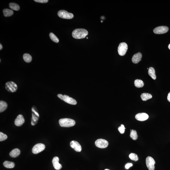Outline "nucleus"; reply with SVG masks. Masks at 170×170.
<instances>
[{"label": "nucleus", "mask_w": 170, "mask_h": 170, "mask_svg": "<svg viewBox=\"0 0 170 170\" xmlns=\"http://www.w3.org/2000/svg\"><path fill=\"white\" fill-rule=\"evenodd\" d=\"M63 100L71 105H75L77 103V101L75 99L66 95H63Z\"/></svg>", "instance_id": "ddd939ff"}, {"label": "nucleus", "mask_w": 170, "mask_h": 170, "mask_svg": "<svg viewBox=\"0 0 170 170\" xmlns=\"http://www.w3.org/2000/svg\"><path fill=\"white\" fill-rule=\"evenodd\" d=\"M58 15L60 17L65 19H71L74 17L73 14L72 13L68 12L64 10H60L58 11Z\"/></svg>", "instance_id": "7ed1b4c3"}, {"label": "nucleus", "mask_w": 170, "mask_h": 170, "mask_svg": "<svg viewBox=\"0 0 170 170\" xmlns=\"http://www.w3.org/2000/svg\"><path fill=\"white\" fill-rule=\"evenodd\" d=\"M96 146L101 148H105L108 145V142L106 140L103 139H100L96 140L95 143Z\"/></svg>", "instance_id": "423d86ee"}, {"label": "nucleus", "mask_w": 170, "mask_h": 170, "mask_svg": "<svg viewBox=\"0 0 170 170\" xmlns=\"http://www.w3.org/2000/svg\"><path fill=\"white\" fill-rule=\"evenodd\" d=\"M9 7L11 9L14 10V11H18L20 9V6L17 4L11 3L9 4Z\"/></svg>", "instance_id": "b1692460"}, {"label": "nucleus", "mask_w": 170, "mask_h": 170, "mask_svg": "<svg viewBox=\"0 0 170 170\" xmlns=\"http://www.w3.org/2000/svg\"><path fill=\"white\" fill-rule=\"evenodd\" d=\"M7 104L4 101H0V112H2L5 111L7 108Z\"/></svg>", "instance_id": "aec40b11"}, {"label": "nucleus", "mask_w": 170, "mask_h": 170, "mask_svg": "<svg viewBox=\"0 0 170 170\" xmlns=\"http://www.w3.org/2000/svg\"><path fill=\"white\" fill-rule=\"evenodd\" d=\"M104 170H110L108 169H105Z\"/></svg>", "instance_id": "c9c22d12"}, {"label": "nucleus", "mask_w": 170, "mask_h": 170, "mask_svg": "<svg viewBox=\"0 0 170 170\" xmlns=\"http://www.w3.org/2000/svg\"><path fill=\"white\" fill-rule=\"evenodd\" d=\"M129 157L131 160L135 161H137L139 160L138 156L134 153H131L129 154Z\"/></svg>", "instance_id": "bb28decb"}, {"label": "nucleus", "mask_w": 170, "mask_h": 170, "mask_svg": "<svg viewBox=\"0 0 170 170\" xmlns=\"http://www.w3.org/2000/svg\"><path fill=\"white\" fill-rule=\"evenodd\" d=\"M167 99L170 102V92L168 94V97H167Z\"/></svg>", "instance_id": "473e14b6"}, {"label": "nucleus", "mask_w": 170, "mask_h": 170, "mask_svg": "<svg viewBox=\"0 0 170 170\" xmlns=\"http://www.w3.org/2000/svg\"><path fill=\"white\" fill-rule=\"evenodd\" d=\"M20 150L19 149L15 148L13 149L10 153V156L13 158H16L19 156L20 154Z\"/></svg>", "instance_id": "dca6fc26"}, {"label": "nucleus", "mask_w": 170, "mask_h": 170, "mask_svg": "<svg viewBox=\"0 0 170 170\" xmlns=\"http://www.w3.org/2000/svg\"><path fill=\"white\" fill-rule=\"evenodd\" d=\"M6 88L8 91L14 92L16 91L17 89V86L16 84L12 81L6 83L5 85Z\"/></svg>", "instance_id": "39448f33"}, {"label": "nucleus", "mask_w": 170, "mask_h": 170, "mask_svg": "<svg viewBox=\"0 0 170 170\" xmlns=\"http://www.w3.org/2000/svg\"><path fill=\"white\" fill-rule=\"evenodd\" d=\"M70 145L71 147L75 151L77 152H80L81 151V146L77 141H71Z\"/></svg>", "instance_id": "9d476101"}, {"label": "nucleus", "mask_w": 170, "mask_h": 170, "mask_svg": "<svg viewBox=\"0 0 170 170\" xmlns=\"http://www.w3.org/2000/svg\"><path fill=\"white\" fill-rule=\"evenodd\" d=\"M168 28L165 26H159L154 28V32L156 34H162L166 33L168 31Z\"/></svg>", "instance_id": "1a4fd4ad"}, {"label": "nucleus", "mask_w": 170, "mask_h": 170, "mask_svg": "<svg viewBox=\"0 0 170 170\" xmlns=\"http://www.w3.org/2000/svg\"><path fill=\"white\" fill-rule=\"evenodd\" d=\"M59 158L57 157H54L52 160L53 167L55 169L59 170L61 169L62 166L59 163Z\"/></svg>", "instance_id": "f8f14e48"}, {"label": "nucleus", "mask_w": 170, "mask_h": 170, "mask_svg": "<svg viewBox=\"0 0 170 170\" xmlns=\"http://www.w3.org/2000/svg\"><path fill=\"white\" fill-rule=\"evenodd\" d=\"M87 39H88V37H87Z\"/></svg>", "instance_id": "e433bc0d"}, {"label": "nucleus", "mask_w": 170, "mask_h": 170, "mask_svg": "<svg viewBox=\"0 0 170 170\" xmlns=\"http://www.w3.org/2000/svg\"><path fill=\"white\" fill-rule=\"evenodd\" d=\"M23 59L26 62L30 63L32 60V57L30 54L26 53L23 54Z\"/></svg>", "instance_id": "5701e85b"}, {"label": "nucleus", "mask_w": 170, "mask_h": 170, "mask_svg": "<svg viewBox=\"0 0 170 170\" xmlns=\"http://www.w3.org/2000/svg\"><path fill=\"white\" fill-rule=\"evenodd\" d=\"M45 146L44 144L38 143L35 145L32 148V151L34 154H38L45 150Z\"/></svg>", "instance_id": "0eeeda50"}, {"label": "nucleus", "mask_w": 170, "mask_h": 170, "mask_svg": "<svg viewBox=\"0 0 170 170\" xmlns=\"http://www.w3.org/2000/svg\"><path fill=\"white\" fill-rule=\"evenodd\" d=\"M125 128L124 127V125L123 124H121V126L119 127L118 128V130L121 134H123L125 132Z\"/></svg>", "instance_id": "c85d7f7f"}, {"label": "nucleus", "mask_w": 170, "mask_h": 170, "mask_svg": "<svg viewBox=\"0 0 170 170\" xmlns=\"http://www.w3.org/2000/svg\"><path fill=\"white\" fill-rule=\"evenodd\" d=\"M88 31L85 29L79 28L74 30L72 32V36L77 39L85 38L88 35Z\"/></svg>", "instance_id": "f257e3e1"}, {"label": "nucleus", "mask_w": 170, "mask_h": 170, "mask_svg": "<svg viewBox=\"0 0 170 170\" xmlns=\"http://www.w3.org/2000/svg\"><path fill=\"white\" fill-rule=\"evenodd\" d=\"M133 164L131 163H128L125 166V168L127 169H129L130 167H132Z\"/></svg>", "instance_id": "7c9ffc66"}, {"label": "nucleus", "mask_w": 170, "mask_h": 170, "mask_svg": "<svg viewBox=\"0 0 170 170\" xmlns=\"http://www.w3.org/2000/svg\"><path fill=\"white\" fill-rule=\"evenodd\" d=\"M59 122L60 126L64 127H70L73 126L76 123L74 120L68 118L60 119Z\"/></svg>", "instance_id": "f03ea898"}, {"label": "nucleus", "mask_w": 170, "mask_h": 170, "mask_svg": "<svg viewBox=\"0 0 170 170\" xmlns=\"http://www.w3.org/2000/svg\"><path fill=\"white\" fill-rule=\"evenodd\" d=\"M141 97L143 101H146L152 98V96L149 93H143L141 94Z\"/></svg>", "instance_id": "6ab92c4d"}, {"label": "nucleus", "mask_w": 170, "mask_h": 170, "mask_svg": "<svg viewBox=\"0 0 170 170\" xmlns=\"http://www.w3.org/2000/svg\"><path fill=\"white\" fill-rule=\"evenodd\" d=\"M4 166L6 168H14L15 167V163L9 161H5L3 163Z\"/></svg>", "instance_id": "a211bd4d"}, {"label": "nucleus", "mask_w": 170, "mask_h": 170, "mask_svg": "<svg viewBox=\"0 0 170 170\" xmlns=\"http://www.w3.org/2000/svg\"><path fill=\"white\" fill-rule=\"evenodd\" d=\"M142 55L141 53L139 52L135 54L133 56L132 59V61L133 63L137 64L141 60Z\"/></svg>", "instance_id": "2eb2a0df"}, {"label": "nucleus", "mask_w": 170, "mask_h": 170, "mask_svg": "<svg viewBox=\"0 0 170 170\" xmlns=\"http://www.w3.org/2000/svg\"><path fill=\"white\" fill-rule=\"evenodd\" d=\"M149 116L147 114L145 113H141L137 114L136 115L135 118L137 120L139 121H144L148 119Z\"/></svg>", "instance_id": "9b49d317"}, {"label": "nucleus", "mask_w": 170, "mask_h": 170, "mask_svg": "<svg viewBox=\"0 0 170 170\" xmlns=\"http://www.w3.org/2000/svg\"><path fill=\"white\" fill-rule=\"evenodd\" d=\"M7 138L6 135L4 134L2 132H0V141H3L6 140Z\"/></svg>", "instance_id": "cd10ccee"}, {"label": "nucleus", "mask_w": 170, "mask_h": 170, "mask_svg": "<svg viewBox=\"0 0 170 170\" xmlns=\"http://www.w3.org/2000/svg\"><path fill=\"white\" fill-rule=\"evenodd\" d=\"M146 166L149 170H154L155 162L153 158L150 156L147 157L146 159Z\"/></svg>", "instance_id": "6e6552de"}, {"label": "nucleus", "mask_w": 170, "mask_h": 170, "mask_svg": "<svg viewBox=\"0 0 170 170\" xmlns=\"http://www.w3.org/2000/svg\"><path fill=\"white\" fill-rule=\"evenodd\" d=\"M128 46L125 43H121L118 47V52L119 55L124 56L128 50Z\"/></svg>", "instance_id": "20e7f679"}, {"label": "nucleus", "mask_w": 170, "mask_h": 170, "mask_svg": "<svg viewBox=\"0 0 170 170\" xmlns=\"http://www.w3.org/2000/svg\"><path fill=\"white\" fill-rule=\"evenodd\" d=\"M168 48L170 50V44H169V45H168Z\"/></svg>", "instance_id": "f704fd0d"}, {"label": "nucleus", "mask_w": 170, "mask_h": 170, "mask_svg": "<svg viewBox=\"0 0 170 170\" xmlns=\"http://www.w3.org/2000/svg\"><path fill=\"white\" fill-rule=\"evenodd\" d=\"M130 136L131 138L134 140H136L138 138V135H137V131L134 130H130Z\"/></svg>", "instance_id": "393cba45"}, {"label": "nucleus", "mask_w": 170, "mask_h": 170, "mask_svg": "<svg viewBox=\"0 0 170 170\" xmlns=\"http://www.w3.org/2000/svg\"><path fill=\"white\" fill-rule=\"evenodd\" d=\"M63 95H62V94H59L58 95V98L62 100H63Z\"/></svg>", "instance_id": "2f4dec72"}, {"label": "nucleus", "mask_w": 170, "mask_h": 170, "mask_svg": "<svg viewBox=\"0 0 170 170\" xmlns=\"http://www.w3.org/2000/svg\"><path fill=\"white\" fill-rule=\"evenodd\" d=\"M25 120L23 115H18L15 121V125L17 126H21L24 123Z\"/></svg>", "instance_id": "4468645a"}, {"label": "nucleus", "mask_w": 170, "mask_h": 170, "mask_svg": "<svg viewBox=\"0 0 170 170\" xmlns=\"http://www.w3.org/2000/svg\"><path fill=\"white\" fill-rule=\"evenodd\" d=\"M49 36H50V39L51 40H52L53 42L57 43L59 42V40L54 33H52V32H51L50 33Z\"/></svg>", "instance_id": "a878e982"}, {"label": "nucleus", "mask_w": 170, "mask_h": 170, "mask_svg": "<svg viewBox=\"0 0 170 170\" xmlns=\"http://www.w3.org/2000/svg\"><path fill=\"white\" fill-rule=\"evenodd\" d=\"M4 15L5 17H9L11 16L14 13L13 11L12 10L9 9H4L3 10Z\"/></svg>", "instance_id": "412c9836"}, {"label": "nucleus", "mask_w": 170, "mask_h": 170, "mask_svg": "<svg viewBox=\"0 0 170 170\" xmlns=\"http://www.w3.org/2000/svg\"><path fill=\"white\" fill-rule=\"evenodd\" d=\"M3 48L2 45L1 44H0V50H1Z\"/></svg>", "instance_id": "72a5a7b5"}, {"label": "nucleus", "mask_w": 170, "mask_h": 170, "mask_svg": "<svg viewBox=\"0 0 170 170\" xmlns=\"http://www.w3.org/2000/svg\"><path fill=\"white\" fill-rule=\"evenodd\" d=\"M35 2L40 3H45L48 2V0H34Z\"/></svg>", "instance_id": "c756f323"}, {"label": "nucleus", "mask_w": 170, "mask_h": 170, "mask_svg": "<svg viewBox=\"0 0 170 170\" xmlns=\"http://www.w3.org/2000/svg\"><path fill=\"white\" fill-rule=\"evenodd\" d=\"M134 85L137 88H141L143 87L144 83L142 80L137 79V80H135L134 81Z\"/></svg>", "instance_id": "4be33fe9"}, {"label": "nucleus", "mask_w": 170, "mask_h": 170, "mask_svg": "<svg viewBox=\"0 0 170 170\" xmlns=\"http://www.w3.org/2000/svg\"><path fill=\"white\" fill-rule=\"evenodd\" d=\"M148 73L149 76L154 80L156 79V75L155 70L153 67H150L149 68Z\"/></svg>", "instance_id": "f3484780"}]
</instances>
